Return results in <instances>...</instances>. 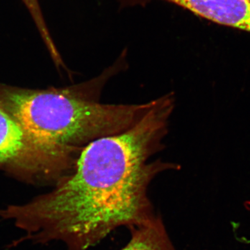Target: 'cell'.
<instances>
[{
    "instance_id": "obj_1",
    "label": "cell",
    "mask_w": 250,
    "mask_h": 250,
    "mask_svg": "<svg viewBox=\"0 0 250 250\" xmlns=\"http://www.w3.org/2000/svg\"><path fill=\"white\" fill-rule=\"evenodd\" d=\"M174 108L173 94L155 104L130 129L85 146L70 173L55 189L21 205L0 208V218L24 236L20 242H62L68 250H87L121 226L155 216L147 192L173 163L152 159L164 147Z\"/></svg>"
},
{
    "instance_id": "obj_2",
    "label": "cell",
    "mask_w": 250,
    "mask_h": 250,
    "mask_svg": "<svg viewBox=\"0 0 250 250\" xmlns=\"http://www.w3.org/2000/svg\"><path fill=\"white\" fill-rule=\"evenodd\" d=\"M113 72L65 88L21 89L0 84V105L39 141L80 154L96 140L121 134L155 104L100 103V91Z\"/></svg>"
},
{
    "instance_id": "obj_3",
    "label": "cell",
    "mask_w": 250,
    "mask_h": 250,
    "mask_svg": "<svg viewBox=\"0 0 250 250\" xmlns=\"http://www.w3.org/2000/svg\"><path fill=\"white\" fill-rule=\"evenodd\" d=\"M79 154L36 139L0 105V166L27 179L54 181L71 172Z\"/></svg>"
},
{
    "instance_id": "obj_4",
    "label": "cell",
    "mask_w": 250,
    "mask_h": 250,
    "mask_svg": "<svg viewBox=\"0 0 250 250\" xmlns=\"http://www.w3.org/2000/svg\"><path fill=\"white\" fill-rule=\"evenodd\" d=\"M131 238L121 250H176L160 217L131 227Z\"/></svg>"
},
{
    "instance_id": "obj_5",
    "label": "cell",
    "mask_w": 250,
    "mask_h": 250,
    "mask_svg": "<svg viewBox=\"0 0 250 250\" xmlns=\"http://www.w3.org/2000/svg\"><path fill=\"white\" fill-rule=\"evenodd\" d=\"M25 5L29 14L32 17L33 21L35 23L36 27L41 34V37L43 39L46 45L48 47L51 54L55 53L57 52L55 45L50 36V33L48 30L47 24H46L42 10L41 9L39 0H22Z\"/></svg>"
}]
</instances>
